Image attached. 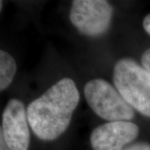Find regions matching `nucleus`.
I'll list each match as a JSON object with an SVG mask.
<instances>
[{
	"instance_id": "f257e3e1",
	"label": "nucleus",
	"mask_w": 150,
	"mask_h": 150,
	"mask_svg": "<svg viewBox=\"0 0 150 150\" xmlns=\"http://www.w3.org/2000/svg\"><path fill=\"white\" fill-rule=\"evenodd\" d=\"M80 95L74 81L64 78L28 104L27 117L33 132L43 141L58 139L69 128Z\"/></svg>"
},
{
	"instance_id": "1a4fd4ad",
	"label": "nucleus",
	"mask_w": 150,
	"mask_h": 150,
	"mask_svg": "<svg viewBox=\"0 0 150 150\" xmlns=\"http://www.w3.org/2000/svg\"><path fill=\"white\" fill-rule=\"evenodd\" d=\"M123 150H150V144L148 143H136Z\"/></svg>"
},
{
	"instance_id": "f8f14e48",
	"label": "nucleus",
	"mask_w": 150,
	"mask_h": 150,
	"mask_svg": "<svg viewBox=\"0 0 150 150\" xmlns=\"http://www.w3.org/2000/svg\"><path fill=\"white\" fill-rule=\"evenodd\" d=\"M2 8H3V2L2 1H0V12L2 10Z\"/></svg>"
},
{
	"instance_id": "423d86ee",
	"label": "nucleus",
	"mask_w": 150,
	"mask_h": 150,
	"mask_svg": "<svg viewBox=\"0 0 150 150\" xmlns=\"http://www.w3.org/2000/svg\"><path fill=\"white\" fill-rule=\"evenodd\" d=\"M139 134L138 125L130 121L108 122L93 130L90 144L93 150H123Z\"/></svg>"
},
{
	"instance_id": "9d476101",
	"label": "nucleus",
	"mask_w": 150,
	"mask_h": 150,
	"mask_svg": "<svg viewBox=\"0 0 150 150\" xmlns=\"http://www.w3.org/2000/svg\"><path fill=\"white\" fill-rule=\"evenodd\" d=\"M0 150H12L9 148V146L8 145L5 139H4L1 126H0Z\"/></svg>"
},
{
	"instance_id": "6e6552de",
	"label": "nucleus",
	"mask_w": 150,
	"mask_h": 150,
	"mask_svg": "<svg viewBox=\"0 0 150 150\" xmlns=\"http://www.w3.org/2000/svg\"><path fill=\"white\" fill-rule=\"evenodd\" d=\"M141 62L143 67L150 73V48L147 49L143 54L141 58Z\"/></svg>"
},
{
	"instance_id": "7ed1b4c3",
	"label": "nucleus",
	"mask_w": 150,
	"mask_h": 150,
	"mask_svg": "<svg viewBox=\"0 0 150 150\" xmlns=\"http://www.w3.org/2000/svg\"><path fill=\"white\" fill-rule=\"evenodd\" d=\"M84 97L93 111L108 122L130 121L134 118V108L108 82L93 79L84 86Z\"/></svg>"
},
{
	"instance_id": "39448f33",
	"label": "nucleus",
	"mask_w": 150,
	"mask_h": 150,
	"mask_svg": "<svg viewBox=\"0 0 150 150\" xmlns=\"http://www.w3.org/2000/svg\"><path fill=\"white\" fill-rule=\"evenodd\" d=\"M27 110L17 98L8 102L2 115V130L12 150H28L30 143Z\"/></svg>"
},
{
	"instance_id": "0eeeda50",
	"label": "nucleus",
	"mask_w": 150,
	"mask_h": 150,
	"mask_svg": "<svg viewBox=\"0 0 150 150\" xmlns=\"http://www.w3.org/2000/svg\"><path fill=\"white\" fill-rule=\"evenodd\" d=\"M16 71L15 59L11 54L0 49V92L4 91L12 83Z\"/></svg>"
},
{
	"instance_id": "20e7f679",
	"label": "nucleus",
	"mask_w": 150,
	"mask_h": 150,
	"mask_svg": "<svg viewBox=\"0 0 150 150\" xmlns=\"http://www.w3.org/2000/svg\"><path fill=\"white\" fill-rule=\"evenodd\" d=\"M112 14V6L107 1L75 0L72 2L69 18L82 34L98 37L108 30Z\"/></svg>"
},
{
	"instance_id": "f03ea898",
	"label": "nucleus",
	"mask_w": 150,
	"mask_h": 150,
	"mask_svg": "<svg viewBox=\"0 0 150 150\" xmlns=\"http://www.w3.org/2000/svg\"><path fill=\"white\" fill-rule=\"evenodd\" d=\"M116 89L131 107L150 118V73L129 58L118 60L112 71Z\"/></svg>"
},
{
	"instance_id": "9b49d317",
	"label": "nucleus",
	"mask_w": 150,
	"mask_h": 150,
	"mask_svg": "<svg viewBox=\"0 0 150 150\" xmlns=\"http://www.w3.org/2000/svg\"><path fill=\"white\" fill-rule=\"evenodd\" d=\"M143 27L147 33L150 35V13L145 17L143 20Z\"/></svg>"
}]
</instances>
